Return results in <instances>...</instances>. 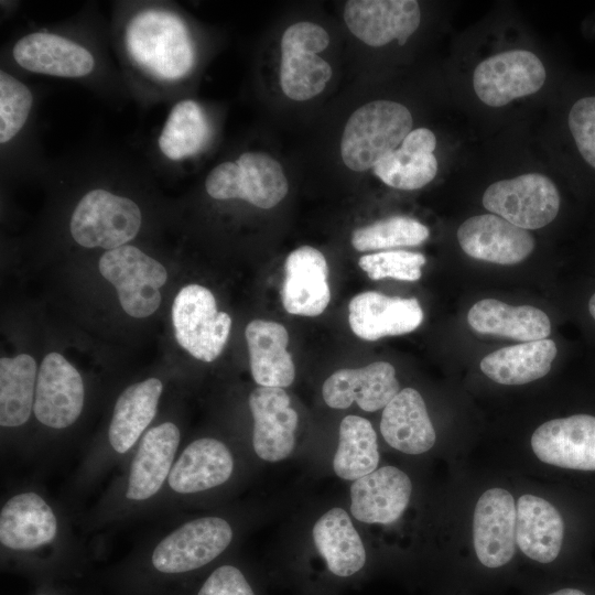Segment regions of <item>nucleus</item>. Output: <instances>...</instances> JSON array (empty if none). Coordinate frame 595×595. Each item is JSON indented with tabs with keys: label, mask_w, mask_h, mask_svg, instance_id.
<instances>
[{
	"label": "nucleus",
	"mask_w": 595,
	"mask_h": 595,
	"mask_svg": "<svg viewBox=\"0 0 595 595\" xmlns=\"http://www.w3.org/2000/svg\"><path fill=\"white\" fill-rule=\"evenodd\" d=\"M34 94L30 86L8 68L0 69V145L1 154L13 151L28 130L34 111Z\"/></svg>",
	"instance_id": "35"
},
{
	"label": "nucleus",
	"mask_w": 595,
	"mask_h": 595,
	"mask_svg": "<svg viewBox=\"0 0 595 595\" xmlns=\"http://www.w3.org/2000/svg\"><path fill=\"white\" fill-rule=\"evenodd\" d=\"M531 447L545 464L595 470V416L574 414L547 421L533 432Z\"/></svg>",
	"instance_id": "15"
},
{
	"label": "nucleus",
	"mask_w": 595,
	"mask_h": 595,
	"mask_svg": "<svg viewBox=\"0 0 595 595\" xmlns=\"http://www.w3.org/2000/svg\"><path fill=\"white\" fill-rule=\"evenodd\" d=\"M58 534V519L51 505L35 491L10 497L0 511L1 547L18 555L20 567L29 572L33 554L47 548Z\"/></svg>",
	"instance_id": "10"
},
{
	"label": "nucleus",
	"mask_w": 595,
	"mask_h": 595,
	"mask_svg": "<svg viewBox=\"0 0 595 595\" xmlns=\"http://www.w3.org/2000/svg\"><path fill=\"white\" fill-rule=\"evenodd\" d=\"M435 147L436 137L430 129L411 130L396 150L374 166V174L397 190L421 188L437 173V160L433 154Z\"/></svg>",
	"instance_id": "26"
},
{
	"label": "nucleus",
	"mask_w": 595,
	"mask_h": 595,
	"mask_svg": "<svg viewBox=\"0 0 595 595\" xmlns=\"http://www.w3.org/2000/svg\"><path fill=\"white\" fill-rule=\"evenodd\" d=\"M547 72L541 60L527 50H512L480 62L473 75L477 97L490 107H502L516 98L541 89Z\"/></svg>",
	"instance_id": "11"
},
{
	"label": "nucleus",
	"mask_w": 595,
	"mask_h": 595,
	"mask_svg": "<svg viewBox=\"0 0 595 595\" xmlns=\"http://www.w3.org/2000/svg\"><path fill=\"white\" fill-rule=\"evenodd\" d=\"M425 261V257L419 252L390 250L361 256L358 264L371 280L391 278L416 281L422 275L421 268Z\"/></svg>",
	"instance_id": "37"
},
{
	"label": "nucleus",
	"mask_w": 595,
	"mask_h": 595,
	"mask_svg": "<svg viewBox=\"0 0 595 595\" xmlns=\"http://www.w3.org/2000/svg\"><path fill=\"white\" fill-rule=\"evenodd\" d=\"M194 595H256L244 572L232 564L214 569Z\"/></svg>",
	"instance_id": "39"
},
{
	"label": "nucleus",
	"mask_w": 595,
	"mask_h": 595,
	"mask_svg": "<svg viewBox=\"0 0 595 595\" xmlns=\"http://www.w3.org/2000/svg\"><path fill=\"white\" fill-rule=\"evenodd\" d=\"M204 186L213 199H240L263 209L278 205L289 191L281 164L259 151L218 163L208 172Z\"/></svg>",
	"instance_id": "5"
},
{
	"label": "nucleus",
	"mask_w": 595,
	"mask_h": 595,
	"mask_svg": "<svg viewBox=\"0 0 595 595\" xmlns=\"http://www.w3.org/2000/svg\"><path fill=\"white\" fill-rule=\"evenodd\" d=\"M429 235L428 227L420 221L407 216H392L355 229L351 245L358 251L418 246Z\"/></svg>",
	"instance_id": "36"
},
{
	"label": "nucleus",
	"mask_w": 595,
	"mask_h": 595,
	"mask_svg": "<svg viewBox=\"0 0 595 595\" xmlns=\"http://www.w3.org/2000/svg\"><path fill=\"white\" fill-rule=\"evenodd\" d=\"M380 432L393 448L419 455L433 447L436 434L422 396L404 388L383 408Z\"/></svg>",
	"instance_id": "25"
},
{
	"label": "nucleus",
	"mask_w": 595,
	"mask_h": 595,
	"mask_svg": "<svg viewBox=\"0 0 595 595\" xmlns=\"http://www.w3.org/2000/svg\"><path fill=\"white\" fill-rule=\"evenodd\" d=\"M566 122L578 159L595 173V93L572 102Z\"/></svg>",
	"instance_id": "38"
},
{
	"label": "nucleus",
	"mask_w": 595,
	"mask_h": 595,
	"mask_svg": "<svg viewBox=\"0 0 595 595\" xmlns=\"http://www.w3.org/2000/svg\"><path fill=\"white\" fill-rule=\"evenodd\" d=\"M212 121L206 109L193 98H181L170 107L154 140V154L161 166L173 171L199 155L209 144Z\"/></svg>",
	"instance_id": "18"
},
{
	"label": "nucleus",
	"mask_w": 595,
	"mask_h": 595,
	"mask_svg": "<svg viewBox=\"0 0 595 595\" xmlns=\"http://www.w3.org/2000/svg\"><path fill=\"white\" fill-rule=\"evenodd\" d=\"M253 418L252 445L258 457L275 463L285 459L295 445L299 416L283 388L258 387L249 394Z\"/></svg>",
	"instance_id": "16"
},
{
	"label": "nucleus",
	"mask_w": 595,
	"mask_h": 595,
	"mask_svg": "<svg viewBox=\"0 0 595 595\" xmlns=\"http://www.w3.org/2000/svg\"><path fill=\"white\" fill-rule=\"evenodd\" d=\"M412 493L409 476L387 465L365 475L350 486V512L365 523H392L407 509Z\"/></svg>",
	"instance_id": "22"
},
{
	"label": "nucleus",
	"mask_w": 595,
	"mask_h": 595,
	"mask_svg": "<svg viewBox=\"0 0 595 595\" xmlns=\"http://www.w3.org/2000/svg\"><path fill=\"white\" fill-rule=\"evenodd\" d=\"M162 391V381L152 377L130 385L121 392L108 429V441L116 453H127L143 436L156 414Z\"/></svg>",
	"instance_id": "30"
},
{
	"label": "nucleus",
	"mask_w": 595,
	"mask_h": 595,
	"mask_svg": "<svg viewBox=\"0 0 595 595\" xmlns=\"http://www.w3.org/2000/svg\"><path fill=\"white\" fill-rule=\"evenodd\" d=\"M457 240L467 256L506 266L521 262L536 245L528 230L495 214L466 219L457 229Z\"/></svg>",
	"instance_id": "19"
},
{
	"label": "nucleus",
	"mask_w": 595,
	"mask_h": 595,
	"mask_svg": "<svg viewBox=\"0 0 595 595\" xmlns=\"http://www.w3.org/2000/svg\"><path fill=\"white\" fill-rule=\"evenodd\" d=\"M110 35L123 84L144 105L173 99L197 65L190 22L171 2L119 3Z\"/></svg>",
	"instance_id": "1"
},
{
	"label": "nucleus",
	"mask_w": 595,
	"mask_h": 595,
	"mask_svg": "<svg viewBox=\"0 0 595 595\" xmlns=\"http://www.w3.org/2000/svg\"><path fill=\"white\" fill-rule=\"evenodd\" d=\"M348 312L351 331L366 340L411 333L423 321V311L416 299L388 296L376 291L355 295Z\"/></svg>",
	"instance_id": "21"
},
{
	"label": "nucleus",
	"mask_w": 595,
	"mask_h": 595,
	"mask_svg": "<svg viewBox=\"0 0 595 595\" xmlns=\"http://www.w3.org/2000/svg\"><path fill=\"white\" fill-rule=\"evenodd\" d=\"M99 271L117 291L123 311L136 318L148 317L161 304L165 284L164 266L133 245L107 250L99 259Z\"/></svg>",
	"instance_id": "6"
},
{
	"label": "nucleus",
	"mask_w": 595,
	"mask_h": 595,
	"mask_svg": "<svg viewBox=\"0 0 595 595\" xmlns=\"http://www.w3.org/2000/svg\"><path fill=\"white\" fill-rule=\"evenodd\" d=\"M172 323L178 345L205 363L221 354L231 328V317L217 310L212 291L199 284L178 291L172 305Z\"/></svg>",
	"instance_id": "7"
},
{
	"label": "nucleus",
	"mask_w": 595,
	"mask_h": 595,
	"mask_svg": "<svg viewBox=\"0 0 595 595\" xmlns=\"http://www.w3.org/2000/svg\"><path fill=\"white\" fill-rule=\"evenodd\" d=\"M517 506L502 488L479 497L473 519V542L479 562L490 569L507 564L516 552Z\"/></svg>",
	"instance_id": "13"
},
{
	"label": "nucleus",
	"mask_w": 595,
	"mask_h": 595,
	"mask_svg": "<svg viewBox=\"0 0 595 595\" xmlns=\"http://www.w3.org/2000/svg\"><path fill=\"white\" fill-rule=\"evenodd\" d=\"M549 595H587V594L578 588L567 587V588H562L556 592H553Z\"/></svg>",
	"instance_id": "40"
},
{
	"label": "nucleus",
	"mask_w": 595,
	"mask_h": 595,
	"mask_svg": "<svg viewBox=\"0 0 595 595\" xmlns=\"http://www.w3.org/2000/svg\"><path fill=\"white\" fill-rule=\"evenodd\" d=\"M34 595H68L67 593L65 592H62L60 589H55V588H52V587H48L46 589H42L40 591L39 593L34 594Z\"/></svg>",
	"instance_id": "41"
},
{
	"label": "nucleus",
	"mask_w": 595,
	"mask_h": 595,
	"mask_svg": "<svg viewBox=\"0 0 595 595\" xmlns=\"http://www.w3.org/2000/svg\"><path fill=\"white\" fill-rule=\"evenodd\" d=\"M180 441V429L173 422L160 423L143 434L127 476L128 501L143 502L161 490L175 462Z\"/></svg>",
	"instance_id": "17"
},
{
	"label": "nucleus",
	"mask_w": 595,
	"mask_h": 595,
	"mask_svg": "<svg viewBox=\"0 0 595 595\" xmlns=\"http://www.w3.org/2000/svg\"><path fill=\"white\" fill-rule=\"evenodd\" d=\"M400 391L394 367L376 361L361 368H343L323 383L325 403L333 409H346L356 402L367 412L385 408Z\"/></svg>",
	"instance_id": "20"
},
{
	"label": "nucleus",
	"mask_w": 595,
	"mask_h": 595,
	"mask_svg": "<svg viewBox=\"0 0 595 595\" xmlns=\"http://www.w3.org/2000/svg\"><path fill=\"white\" fill-rule=\"evenodd\" d=\"M142 224V208L134 198L97 185L85 191L75 204L68 230L77 245L107 251L129 245Z\"/></svg>",
	"instance_id": "3"
},
{
	"label": "nucleus",
	"mask_w": 595,
	"mask_h": 595,
	"mask_svg": "<svg viewBox=\"0 0 595 595\" xmlns=\"http://www.w3.org/2000/svg\"><path fill=\"white\" fill-rule=\"evenodd\" d=\"M313 541L331 573L348 577L366 563V550L349 515L339 507L326 511L314 524Z\"/></svg>",
	"instance_id": "31"
},
{
	"label": "nucleus",
	"mask_w": 595,
	"mask_h": 595,
	"mask_svg": "<svg viewBox=\"0 0 595 595\" xmlns=\"http://www.w3.org/2000/svg\"><path fill=\"white\" fill-rule=\"evenodd\" d=\"M348 30L369 46H383L393 40L405 44L416 31L421 11L414 0H350L344 8Z\"/></svg>",
	"instance_id": "14"
},
{
	"label": "nucleus",
	"mask_w": 595,
	"mask_h": 595,
	"mask_svg": "<svg viewBox=\"0 0 595 595\" xmlns=\"http://www.w3.org/2000/svg\"><path fill=\"white\" fill-rule=\"evenodd\" d=\"M234 466V456L225 443L213 437L197 439L175 458L166 484L180 495L206 491L225 484Z\"/></svg>",
	"instance_id": "24"
},
{
	"label": "nucleus",
	"mask_w": 595,
	"mask_h": 595,
	"mask_svg": "<svg viewBox=\"0 0 595 595\" xmlns=\"http://www.w3.org/2000/svg\"><path fill=\"white\" fill-rule=\"evenodd\" d=\"M85 388L78 370L61 354H47L37 371L33 413L43 425L62 430L79 418Z\"/></svg>",
	"instance_id": "12"
},
{
	"label": "nucleus",
	"mask_w": 595,
	"mask_h": 595,
	"mask_svg": "<svg viewBox=\"0 0 595 595\" xmlns=\"http://www.w3.org/2000/svg\"><path fill=\"white\" fill-rule=\"evenodd\" d=\"M554 340L544 338L497 349L480 361L482 371L493 381L524 385L544 377L556 356Z\"/></svg>",
	"instance_id": "32"
},
{
	"label": "nucleus",
	"mask_w": 595,
	"mask_h": 595,
	"mask_svg": "<svg viewBox=\"0 0 595 595\" xmlns=\"http://www.w3.org/2000/svg\"><path fill=\"white\" fill-rule=\"evenodd\" d=\"M588 311L592 317L595 320V293L589 299Z\"/></svg>",
	"instance_id": "42"
},
{
	"label": "nucleus",
	"mask_w": 595,
	"mask_h": 595,
	"mask_svg": "<svg viewBox=\"0 0 595 595\" xmlns=\"http://www.w3.org/2000/svg\"><path fill=\"white\" fill-rule=\"evenodd\" d=\"M483 205L522 229H539L555 219L561 196L548 176L527 173L489 185L483 195Z\"/></svg>",
	"instance_id": "9"
},
{
	"label": "nucleus",
	"mask_w": 595,
	"mask_h": 595,
	"mask_svg": "<svg viewBox=\"0 0 595 595\" xmlns=\"http://www.w3.org/2000/svg\"><path fill=\"white\" fill-rule=\"evenodd\" d=\"M467 322L477 333L532 342L550 335L548 315L531 305H508L495 299H483L468 311Z\"/></svg>",
	"instance_id": "29"
},
{
	"label": "nucleus",
	"mask_w": 595,
	"mask_h": 595,
	"mask_svg": "<svg viewBox=\"0 0 595 595\" xmlns=\"http://www.w3.org/2000/svg\"><path fill=\"white\" fill-rule=\"evenodd\" d=\"M328 44V33L313 22H296L284 31L281 39L280 84L285 96L305 101L324 90L332 77V67L317 53Z\"/></svg>",
	"instance_id": "8"
},
{
	"label": "nucleus",
	"mask_w": 595,
	"mask_h": 595,
	"mask_svg": "<svg viewBox=\"0 0 595 595\" xmlns=\"http://www.w3.org/2000/svg\"><path fill=\"white\" fill-rule=\"evenodd\" d=\"M101 48L88 29L60 25L23 33L12 43L9 54L12 64L23 72L93 87L112 74Z\"/></svg>",
	"instance_id": "2"
},
{
	"label": "nucleus",
	"mask_w": 595,
	"mask_h": 595,
	"mask_svg": "<svg viewBox=\"0 0 595 595\" xmlns=\"http://www.w3.org/2000/svg\"><path fill=\"white\" fill-rule=\"evenodd\" d=\"M410 110L392 100H374L348 118L340 140V156L356 172L374 166L396 150L412 130Z\"/></svg>",
	"instance_id": "4"
},
{
	"label": "nucleus",
	"mask_w": 595,
	"mask_h": 595,
	"mask_svg": "<svg viewBox=\"0 0 595 595\" xmlns=\"http://www.w3.org/2000/svg\"><path fill=\"white\" fill-rule=\"evenodd\" d=\"M245 336L253 380L260 387H289L294 380L295 367L286 349V328L273 321L253 320L247 325Z\"/></svg>",
	"instance_id": "27"
},
{
	"label": "nucleus",
	"mask_w": 595,
	"mask_h": 595,
	"mask_svg": "<svg viewBox=\"0 0 595 595\" xmlns=\"http://www.w3.org/2000/svg\"><path fill=\"white\" fill-rule=\"evenodd\" d=\"M338 434L333 469L339 478L356 480L377 469L379 464L377 434L367 419L346 415L339 424Z\"/></svg>",
	"instance_id": "34"
},
{
	"label": "nucleus",
	"mask_w": 595,
	"mask_h": 595,
	"mask_svg": "<svg viewBox=\"0 0 595 595\" xmlns=\"http://www.w3.org/2000/svg\"><path fill=\"white\" fill-rule=\"evenodd\" d=\"M37 369L26 354L0 359V424L2 428L23 425L33 412Z\"/></svg>",
	"instance_id": "33"
},
{
	"label": "nucleus",
	"mask_w": 595,
	"mask_h": 595,
	"mask_svg": "<svg viewBox=\"0 0 595 595\" xmlns=\"http://www.w3.org/2000/svg\"><path fill=\"white\" fill-rule=\"evenodd\" d=\"M328 266L324 255L311 247L293 250L284 263L281 300L284 310L294 315L317 316L331 301Z\"/></svg>",
	"instance_id": "23"
},
{
	"label": "nucleus",
	"mask_w": 595,
	"mask_h": 595,
	"mask_svg": "<svg viewBox=\"0 0 595 595\" xmlns=\"http://www.w3.org/2000/svg\"><path fill=\"white\" fill-rule=\"evenodd\" d=\"M563 536L562 516L552 504L531 494L519 498L516 541L528 558L540 563L554 561L561 551Z\"/></svg>",
	"instance_id": "28"
}]
</instances>
